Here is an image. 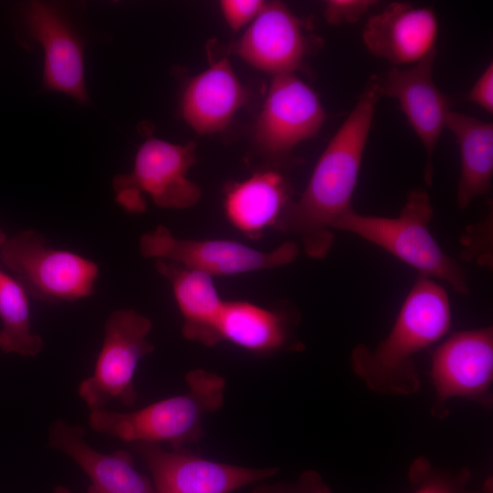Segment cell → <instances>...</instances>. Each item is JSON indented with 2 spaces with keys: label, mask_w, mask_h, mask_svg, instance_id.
<instances>
[{
  "label": "cell",
  "mask_w": 493,
  "mask_h": 493,
  "mask_svg": "<svg viewBox=\"0 0 493 493\" xmlns=\"http://www.w3.org/2000/svg\"><path fill=\"white\" fill-rule=\"evenodd\" d=\"M376 3L373 0H329L324 7V18L331 26L354 24Z\"/></svg>",
  "instance_id": "25"
},
{
  "label": "cell",
  "mask_w": 493,
  "mask_h": 493,
  "mask_svg": "<svg viewBox=\"0 0 493 493\" xmlns=\"http://www.w3.org/2000/svg\"><path fill=\"white\" fill-rule=\"evenodd\" d=\"M408 479L414 486V493H479L467 488L471 479L468 467L451 472L434 466L424 456H417L411 463Z\"/></svg>",
  "instance_id": "23"
},
{
  "label": "cell",
  "mask_w": 493,
  "mask_h": 493,
  "mask_svg": "<svg viewBox=\"0 0 493 493\" xmlns=\"http://www.w3.org/2000/svg\"><path fill=\"white\" fill-rule=\"evenodd\" d=\"M84 435L80 425L59 418L49 425L47 445L69 456L100 493H157L152 481L135 468L129 452H100L87 443Z\"/></svg>",
  "instance_id": "16"
},
{
  "label": "cell",
  "mask_w": 493,
  "mask_h": 493,
  "mask_svg": "<svg viewBox=\"0 0 493 493\" xmlns=\"http://www.w3.org/2000/svg\"><path fill=\"white\" fill-rule=\"evenodd\" d=\"M446 127L456 138L460 149V177L456 203L461 210L487 194L493 175V124L451 110Z\"/></svg>",
  "instance_id": "21"
},
{
  "label": "cell",
  "mask_w": 493,
  "mask_h": 493,
  "mask_svg": "<svg viewBox=\"0 0 493 493\" xmlns=\"http://www.w3.org/2000/svg\"><path fill=\"white\" fill-rule=\"evenodd\" d=\"M451 322L447 292L418 275L388 335L373 348L359 343L351 350V370L375 393H417L421 383L414 357L442 339Z\"/></svg>",
  "instance_id": "2"
},
{
  "label": "cell",
  "mask_w": 493,
  "mask_h": 493,
  "mask_svg": "<svg viewBox=\"0 0 493 493\" xmlns=\"http://www.w3.org/2000/svg\"><path fill=\"white\" fill-rule=\"evenodd\" d=\"M5 240V236L0 229V246L3 244Z\"/></svg>",
  "instance_id": "32"
},
{
  "label": "cell",
  "mask_w": 493,
  "mask_h": 493,
  "mask_svg": "<svg viewBox=\"0 0 493 493\" xmlns=\"http://www.w3.org/2000/svg\"><path fill=\"white\" fill-rule=\"evenodd\" d=\"M5 265L26 291L45 302L71 301L92 294L98 265L70 251L52 249L45 237L25 230L0 246Z\"/></svg>",
  "instance_id": "6"
},
{
  "label": "cell",
  "mask_w": 493,
  "mask_h": 493,
  "mask_svg": "<svg viewBox=\"0 0 493 493\" xmlns=\"http://www.w3.org/2000/svg\"><path fill=\"white\" fill-rule=\"evenodd\" d=\"M430 377L435 389L431 415L443 420L449 414L447 403L461 397L484 408L493 403V328L456 332L433 352Z\"/></svg>",
  "instance_id": "8"
},
{
  "label": "cell",
  "mask_w": 493,
  "mask_h": 493,
  "mask_svg": "<svg viewBox=\"0 0 493 493\" xmlns=\"http://www.w3.org/2000/svg\"><path fill=\"white\" fill-rule=\"evenodd\" d=\"M437 17L431 7L393 2L366 22L362 40L368 51L395 66L415 64L435 48Z\"/></svg>",
  "instance_id": "15"
},
{
  "label": "cell",
  "mask_w": 493,
  "mask_h": 493,
  "mask_svg": "<svg viewBox=\"0 0 493 493\" xmlns=\"http://www.w3.org/2000/svg\"><path fill=\"white\" fill-rule=\"evenodd\" d=\"M155 268L173 288L183 317V336L206 347L219 343L218 323L225 300L220 298L213 277L163 259H156Z\"/></svg>",
  "instance_id": "19"
},
{
  "label": "cell",
  "mask_w": 493,
  "mask_h": 493,
  "mask_svg": "<svg viewBox=\"0 0 493 493\" xmlns=\"http://www.w3.org/2000/svg\"><path fill=\"white\" fill-rule=\"evenodd\" d=\"M195 143L174 144L149 137L138 149L131 173L112 180L116 202L126 211L142 213L143 194L162 208L185 209L200 199V187L186 176L196 162Z\"/></svg>",
  "instance_id": "5"
},
{
  "label": "cell",
  "mask_w": 493,
  "mask_h": 493,
  "mask_svg": "<svg viewBox=\"0 0 493 493\" xmlns=\"http://www.w3.org/2000/svg\"><path fill=\"white\" fill-rule=\"evenodd\" d=\"M307 19L279 1L265 2L233 51L252 67L274 76L293 73L320 47Z\"/></svg>",
  "instance_id": "12"
},
{
  "label": "cell",
  "mask_w": 493,
  "mask_h": 493,
  "mask_svg": "<svg viewBox=\"0 0 493 493\" xmlns=\"http://www.w3.org/2000/svg\"><path fill=\"white\" fill-rule=\"evenodd\" d=\"M326 119L309 86L294 73L276 75L257 120L255 139L265 153L283 158L299 143L316 136Z\"/></svg>",
  "instance_id": "11"
},
{
  "label": "cell",
  "mask_w": 493,
  "mask_h": 493,
  "mask_svg": "<svg viewBox=\"0 0 493 493\" xmlns=\"http://www.w3.org/2000/svg\"><path fill=\"white\" fill-rule=\"evenodd\" d=\"M377 79L368 80L355 106L320 156L296 202H289L277 228L296 235L309 257L322 259L334 242V226L352 210L355 190L375 107Z\"/></svg>",
  "instance_id": "1"
},
{
  "label": "cell",
  "mask_w": 493,
  "mask_h": 493,
  "mask_svg": "<svg viewBox=\"0 0 493 493\" xmlns=\"http://www.w3.org/2000/svg\"><path fill=\"white\" fill-rule=\"evenodd\" d=\"M267 493H331L321 476L315 470H306L293 482H266Z\"/></svg>",
  "instance_id": "27"
},
{
  "label": "cell",
  "mask_w": 493,
  "mask_h": 493,
  "mask_svg": "<svg viewBox=\"0 0 493 493\" xmlns=\"http://www.w3.org/2000/svg\"><path fill=\"white\" fill-rule=\"evenodd\" d=\"M247 100V91L234 72L227 56L211 59L210 66L185 87L182 116L197 133L226 129Z\"/></svg>",
  "instance_id": "17"
},
{
  "label": "cell",
  "mask_w": 493,
  "mask_h": 493,
  "mask_svg": "<svg viewBox=\"0 0 493 493\" xmlns=\"http://www.w3.org/2000/svg\"><path fill=\"white\" fill-rule=\"evenodd\" d=\"M139 247L146 257L175 262L212 277L276 268L293 262L299 256V246L293 241H286L270 251H260L233 240L178 238L163 226L145 233Z\"/></svg>",
  "instance_id": "9"
},
{
  "label": "cell",
  "mask_w": 493,
  "mask_h": 493,
  "mask_svg": "<svg viewBox=\"0 0 493 493\" xmlns=\"http://www.w3.org/2000/svg\"><path fill=\"white\" fill-rule=\"evenodd\" d=\"M299 316L289 309H269L244 301H225L218 323L221 341L248 351L267 354L301 351L295 337Z\"/></svg>",
  "instance_id": "18"
},
{
  "label": "cell",
  "mask_w": 493,
  "mask_h": 493,
  "mask_svg": "<svg viewBox=\"0 0 493 493\" xmlns=\"http://www.w3.org/2000/svg\"><path fill=\"white\" fill-rule=\"evenodd\" d=\"M185 393L131 412L107 408L90 411L89 426L96 432L129 443H168L173 449L203 437V419L224 404L226 379L205 369L185 375Z\"/></svg>",
  "instance_id": "3"
},
{
  "label": "cell",
  "mask_w": 493,
  "mask_h": 493,
  "mask_svg": "<svg viewBox=\"0 0 493 493\" xmlns=\"http://www.w3.org/2000/svg\"><path fill=\"white\" fill-rule=\"evenodd\" d=\"M52 493H72L68 488L63 486H57Z\"/></svg>",
  "instance_id": "30"
},
{
  "label": "cell",
  "mask_w": 493,
  "mask_h": 493,
  "mask_svg": "<svg viewBox=\"0 0 493 493\" xmlns=\"http://www.w3.org/2000/svg\"><path fill=\"white\" fill-rule=\"evenodd\" d=\"M88 493H100V492L96 488L90 485L88 489Z\"/></svg>",
  "instance_id": "31"
},
{
  "label": "cell",
  "mask_w": 493,
  "mask_h": 493,
  "mask_svg": "<svg viewBox=\"0 0 493 493\" xmlns=\"http://www.w3.org/2000/svg\"><path fill=\"white\" fill-rule=\"evenodd\" d=\"M0 350L33 357L44 348V341L31 328L28 299L18 281L0 270Z\"/></svg>",
  "instance_id": "22"
},
{
  "label": "cell",
  "mask_w": 493,
  "mask_h": 493,
  "mask_svg": "<svg viewBox=\"0 0 493 493\" xmlns=\"http://www.w3.org/2000/svg\"><path fill=\"white\" fill-rule=\"evenodd\" d=\"M436 48L404 69L393 67L376 76L381 97L396 99L406 119L426 151L425 182L432 185L434 152L454 101L443 93L433 79Z\"/></svg>",
  "instance_id": "14"
},
{
  "label": "cell",
  "mask_w": 493,
  "mask_h": 493,
  "mask_svg": "<svg viewBox=\"0 0 493 493\" xmlns=\"http://www.w3.org/2000/svg\"><path fill=\"white\" fill-rule=\"evenodd\" d=\"M465 261H476L492 267V209L479 223L467 227L461 239Z\"/></svg>",
  "instance_id": "24"
},
{
  "label": "cell",
  "mask_w": 493,
  "mask_h": 493,
  "mask_svg": "<svg viewBox=\"0 0 493 493\" xmlns=\"http://www.w3.org/2000/svg\"><path fill=\"white\" fill-rule=\"evenodd\" d=\"M250 493H267L266 482L257 484L254 489Z\"/></svg>",
  "instance_id": "29"
},
{
  "label": "cell",
  "mask_w": 493,
  "mask_h": 493,
  "mask_svg": "<svg viewBox=\"0 0 493 493\" xmlns=\"http://www.w3.org/2000/svg\"><path fill=\"white\" fill-rule=\"evenodd\" d=\"M466 100L473 102L485 110L493 113V63L491 62L477 79L469 92L466 96Z\"/></svg>",
  "instance_id": "28"
},
{
  "label": "cell",
  "mask_w": 493,
  "mask_h": 493,
  "mask_svg": "<svg viewBox=\"0 0 493 493\" xmlns=\"http://www.w3.org/2000/svg\"><path fill=\"white\" fill-rule=\"evenodd\" d=\"M434 208L423 188L410 192L395 217L362 215L353 209L341 217L334 230L354 234L384 249L418 271V275L448 283L456 292L470 291L461 265L445 253L428 229Z\"/></svg>",
  "instance_id": "4"
},
{
  "label": "cell",
  "mask_w": 493,
  "mask_h": 493,
  "mask_svg": "<svg viewBox=\"0 0 493 493\" xmlns=\"http://www.w3.org/2000/svg\"><path fill=\"white\" fill-rule=\"evenodd\" d=\"M264 4L260 0H223L220 8L230 28L237 31L256 18Z\"/></svg>",
  "instance_id": "26"
},
{
  "label": "cell",
  "mask_w": 493,
  "mask_h": 493,
  "mask_svg": "<svg viewBox=\"0 0 493 493\" xmlns=\"http://www.w3.org/2000/svg\"><path fill=\"white\" fill-rule=\"evenodd\" d=\"M288 204V187L284 177L270 170L257 172L227 186L224 209L233 226L257 238L266 228L278 226Z\"/></svg>",
  "instance_id": "20"
},
{
  "label": "cell",
  "mask_w": 493,
  "mask_h": 493,
  "mask_svg": "<svg viewBox=\"0 0 493 493\" xmlns=\"http://www.w3.org/2000/svg\"><path fill=\"white\" fill-rule=\"evenodd\" d=\"M151 330V320L131 309L115 310L108 317L94 372L78 388L90 411L105 408L110 400L124 405L136 402L133 380L137 366L154 351L148 341Z\"/></svg>",
  "instance_id": "7"
},
{
  "label": "cell",
  "mask_w": 493,
  "mask_h": 493,
  "mask_svg": "<svg viewBox=\"0 0 493 493\" xmlns=\"http://www.w3.org/2000/svg\"><path fill=\"white\" fill-rule=\"evenodd\" d=\"M20 19L28 38L44 50L43 90L63 92L81 104H90L83 44L58 7L47 2H26L21 5Z\"/></svg>",
  "instance_id": "13"
},
{
  "label": "cell",
  "mask_w": 493,
  "mask_h": 493,
  "mask_svg": "<svg viewBox=\"0 0 493 493\" xmlns=\"http://www.w3.org/2000/svg\"><path fill=\"white\" fill-rule=\"evenodd\" d=\"M152 474L157 493H232L266 482L277 475V467H250L211 460L186 448L163 449L159 444L135 443Z\"/></svg>",
  "instance_id": "10"
}]
</instances>
